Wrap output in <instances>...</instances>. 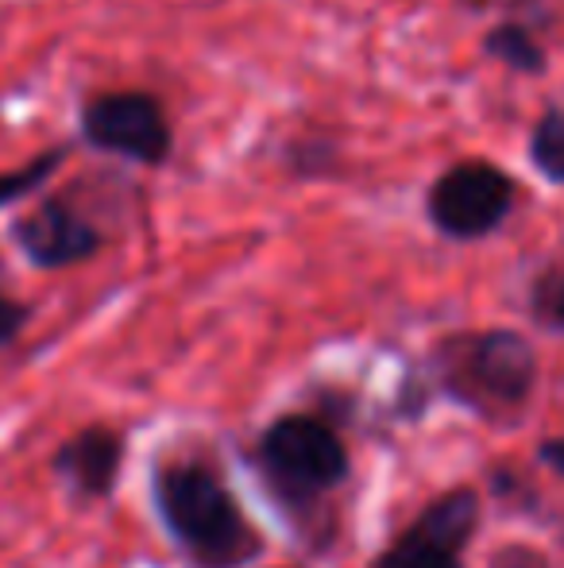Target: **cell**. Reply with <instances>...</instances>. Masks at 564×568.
<instances>
[{
  "label": "cell",
  "instance_id": "obj_1",
  "mask_svg": "<svg viewBox=\"0 0 564 568\" xmlns=\"http://www.w3.org/2000/svg\"><path fill=\"white\" fill-rule=\"evenodd\" d=\"M158 510L174 538L205 565L240 561L256 549L228 487L205 468H166L158 476Z\"/></svg>",
  "mask_w": 564,
  "mask_h": 568
},
{
  "label": "cell",
  "instance_id": "obj_2",
  "mask_svg": "<svg viewBox=\"0 0 564 568\" xmlns=\"http://www.w3.org/2000/svg\"><path fill=\"white\" fill-rule=\"evenodd\" d=\"M519 202V182L491 159H460L429 186L425 213L449 240H483L506 225Z\"/></svg>",
  "mask_w": 564,
  "mask_h": 568
},
{
  "label": "cell",
  "instance_id": "obj_3",
  "mask_svg": "<svg viewBox=\"0 0 564 568\" xmlns=\"http://www.w3.org/2000/svg\"><path fill=\"white\" fill-rule=\"evenodd\" d=\"M449 379L464 398L522 403L537 379V356L530 341L511 329L475 333L449 344Z\"/></svg>",
  "mask_w": 564,
  "mask_h": 568
},
{
  "label": "cell",
  "instance_id": "obj_4",
  "mask_svg": "<svg viewBox=\"0 0 564 568\" xmlns=\"http://www.w3.org/2000/svg\"><path fill=\"white\" fill-rule=\"evenodd\" d=\"M82 140L109 155L132 159L143 166H158L171 159L174 132L158 98L140 90L101 93L82 109Z\"/></svg>",
  "mask_w": 564,
  "mask_h": 568
},
{
  "label": "cell",
  "instance_id": "obj_5",
  "mask_svg": "<svg viewBox=\"0 0 564 568\" xmlns=\"http://www.w3.org/2000/svg\"><path fill=\"white\" fill-rule=\"evenodd\" d=\"M264 460L294 491L337 487L348 471V453L329 426L314 418H283L267 429Z\"/></svg>",
  "mask_w": 564,
  "mask_h": 568
},
{
  "label": "cell",
  "instance_id": "obj_6",
  "mask_svg": "<svg viewBox=\"0 0 564 568\" xmlns=\"http://www.w3.org/2000/svg\"><path fill=\"white\" fill-rule=\"evenodd\" d=\"M480 523V499L472 491H452L394 541L376 568H460V549L475 534Z\"/></svg>",
  "mask_w": 564,
  "mask_h": 568
},
{
  "label": "cell",
  "instance_id": "obj_7",
  "mask_svg": "<svg viewBox=\"0 0 564 568\" xmlns=\"http://www.w3.org/2000/svg\"><path fill=\"white\" fill-rule=\"evenodd\" d=\"M12 236L35 267H70L101 247V232L66 202H43L39 210L23 213L12 225Z\"/></svg>",
  "mask_w": 564,
  "mask_h": 568
},
{
  "label": "cell",
  "instance_id": "obj_8",
  "mask_svg": "<svg viewBox=\"0 0 564 568\" xmlns=\"http://www.w3.org/2000/svg\"><path fill=\"white\" fill-rule=\"evenodd\" d=\"M121 437L109 434V429H90V434H78L54 464L82 491L105 495L116 479V468H121Z\"/></svg>",
  "mask_w": 564,
  "mask_h": 568
},
{
  "label": "cell",
  "instance_id": "obj_9",
  "mask_svg": "<svg viewBox=\"0 0 564 568\" xmlns=\"http://www.w3.org/2000/svg\"><path fill=\"white\" fill-rule=\"evenodd\" d=\"M483 54L495 62H503L506 70L514 74H526V78H542L550 70V51L545 43L537 39L534 23L526 20H503L495 28H488L483 36Z\"/></svg>",
  "mask_w": 564,
  "mask_h": 568
},
{
  "label": "cell",
  "instance_id": "obj_10",
  "mask_svg": "<svg viewBox=\"0 0 564 568\" xmlns=\"http://www.w3.org/2000/svg\"><path fill=\"white\" fill-rule=\"evenodd\" d=\"M530 166L550 186H564V109L550 105L530 128Z\"/></svg>",
  "mask_w": 564,
  "mask_h": 568
},
{
  "label": "cell",
  "instance_id": "obj_11",
  "mask_svg": "<svg viewBox=\"0 0 564 568\" xmlns=\"http://www.w3.org/2000/svg\"><path fill=\"white\" fill-rule=\"evenodd\" d=\"M62 159H66V148H51V151H43V155L28 159L23 166H16V171H0V210L43 186V182L62 166Z\"/></svg>",
  "mask_w": 564,
  "mask_h": 568
},
{
  "label": "cell",
  "instance_id": "obj_12",
  "mask_svg": "<svg viewBox=\"0 0 564 568\" xmlns=\"http://www.w3.org/2000/svg\"><path fill=\"white\" fill-rule=\"evenodd\" d=\"M537 306H542V314L550 317L557 329H564V271L545 278L542 291H537Z\"/></svg>",
  "mask_w": 564,
  "mask_h": 568
},
{
  "label": "cell",
  "instance_id": "obj_13",
  "mask_svg": "<svg viewBox=\"0 0 564 568\" xmlns=\"http://www.w3.org/2000/svg\"><path fill=\"white\" fill-rule=\"evenodd\" d=\"M28 322V310L20 306V302H12V298H4L0 294V344H8L20 333V325Z\"/></svg>",
  "mask_w": 564,
  "mask_h": 568
},
{
  "label": "cell",
  "instance_id": "obj_14",
  "mask_svg": "<svg viewBox=\"0 0 564 568\" xmlns=\"http://www.w3.org/2000/svg\"><path fill=\"white\" fill-rule=\"evenodd\" d=\"M537 456H542V460L550 464L553 471H561V476H564V437H553V442H545Z\"/></svg>",
  "mask_w": 564,
  "mask_h": 568
}]
</instances>
